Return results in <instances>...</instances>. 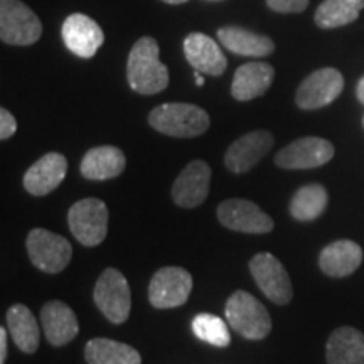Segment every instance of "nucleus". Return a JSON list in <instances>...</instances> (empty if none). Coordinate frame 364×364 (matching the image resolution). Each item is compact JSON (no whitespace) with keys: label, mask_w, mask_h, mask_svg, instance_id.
I'll list each match as a JSON object with an SVG mask.
<instances>
[{"label":"nucleus","mask_w":364,"mask_h":364,"mask_svg":"<svg viewBox=\"0 0 364 364\" xmlns=\"http://www.w3.org/2000/svg\"><path fill=\"white\" fill-rule=\"evenodd\" d=\"M127 80L140 95H156L167 88L169 70L161 63L156 39L145 36L134 44L127 61Z\"/></svg>","instance_id":"f257e3e1"},{"label":"nucleus","mask_w":364,"mask_h":364,"mask_svg":"<svg viewBox=\"0 0 364 364\" xmlns=\"http://www.w3.org/2000/svg\"><path fill=\"white\" fill-rule=\"evenodd\" d=\"M154 130L176 139L199 136L209 129V115L201 107L191 103H164L149 113Z\"/></svg>","instance_id":"f03ea898"},{"label":"nucleus","mask_w":364,"mask_h":364,"mask_svg":"<svg viewBox=\"0 0 364 364\" xmlns=\"http://www.w3.org/2000/svg\"><path fill=\"white\" fill-rule=\"evenodd\" d=\"M225 316L230 327H233L245 339H265L272 331V317L265 306L245 290H236L228 299Z\"/></svg>","instance_id":"7ed1b4c3"},{"label":"nucleus","mask_w":364,"mask_h":364,"mask_svg":"<svg viewBox=\"0 0 364 364\" xmlns=\"http://www.w3.org/2000/svg\"><path fill=\"white\" fill-rule=\"evenodd\" d=\"M43 36L39 17L21 0H0V39L11 46H31Z\"/></svg>","instance_id":"20e7f679"},{"label":"nucleus","mask_w":364,"mask_h":364,"mask_svg":"<svg viewBox=\"0 0 364 364\" xmlns=\"http://www.w3.org/2000/svg\"><path fill=\"white\" fill-rule=\"evenodd\" d=\"M26 247L31 263L44 273H59L65 270L73 257V247L65 236L43 230V228H34L27 235Z\"/></svg>","instance_id":"39448f33"},{"label":"nucleus","mask_w":364,"mask_h":364,"mask_svg":"<svg viewBox=\"0 0 364 364\" xmlns=\"http://www.w3.org/2000/svg\"><path fill=\"white\" fill-rule=\"evenodd\" d=\"M93 299L100 312L113 324H124L130 316L132 299L129 282L117 268H107L97 280Z\"/></svg>","instance_id":"423d86ee"},{"label":"nucleus","mask_w":364,"mask_h":364,"mask_svg":"<svg viewBox=\"0 0 364 364\" xmlns=\"http://www.w3.org/2000/svg\"><path fill=\"white\" fill-rule=\"evenodd\" d=\"M107 204L97 198L75 203L68 213V225L75 238L85 247H98L108 233Z\"/></svg>","instance_id":"0eeeda50"},{"label":"nucleus","mask_w":364,"mask_h":364,"mask_svg":"<svg viewBox=\"0 0 364 364\" xmlns=\"http://www.w3.org/2000/svg\"><path fill=\"white\" fill-rule=\"evenodd\" d=\"M250 273L258 289L277 306H285L294 297L292 282L279 258L270 253H258L250 260Z\"/></svg>","instance_id":"6e6552de"},{"label":"nucleus","mask_w":364,"mask_h":364,"mask_svg":"<svg viewBox=\"0 0 364 364\" xmlns=\"http://www.w3.org/2000/svg\"><path fill=\"white\" fill-rule=\"evenodd\" d=\"M193 277L179 267H166L154 273L149 285V300L156 309H174L188 302Z\"/></svg>","instance_id":"1a4fd4ad"},{"label":"nucleus","mask_w":364,"mask_h":364,"mask_svg":"<svg viewBox=\"0 0 364 364\" xmlns=\"http://www.w3.org/2000/svg\"><path fill=\"white\" fill-rule=\"evenodd\" d=\"M343 75L334 68H322L300 83L295 93V103L302 110H317L334 102L343 93Z\"/></svg>","instance_id":"9d476101"},{"label":"nucleus","mask_w":364,"mask_h":364,"mask_svg":"<svg viewBox=\"0 0 364 364\" xmlns=\"http://www.w3.org/2000/svg\"><path fill=\"white\" fill-rule=\"evenodd\" d=\"M334 157V145L322 136H304L280 150L275 164L282 169L299 171L324 166Z\"/></svg>","instance_id":"9b49d317"},{"label":"nucleus","mask_w":364,"mask_h":364,"mask_svg":"<svg viewBox=\"0 0 364 364\" xmlns=\"http://www.w3.org/2000/svg\"><path fill=\"white\" fill-rule=\"evenodd\" d=\"M218 220L228 230L263 235L273 230V220L248 199H228L218 206Z\"/></svg>","instance_id":"f8f14e48"},{"label":"nucleus","mask_w":364,"mask_h":364,"mask_svg":"<svg viewBox=\"0 0 364 364\" xmlns=\"http://www.w3.org/2000/svg\"><path fill=\"white\" fill-rule=\"evenodd\" d=\"M273 147V135L267 130H255L235 140L226 150L225 166L235 174L253 169Z\"/></svg>","instance_id":"ddd939ff"},{"label":"nucleus","mask_w":364,"mask_h":364,"mask_svg":"<svg viewBox=\"0 0 364 364\" xmlns=\"http://www.w3.org/2000/svg\"><path fill=\"white\" fill-rule=\"evenodd\" d=\"M66 48L76 56L90 59L103 46L105 34L97 22L85 14H71L61 27Z\"/></svg>","instance_id":"4468645a"},{"label":"nucleus","mask_w":364,"mask_h":364,"mask_svg":"<svg viewBox=\"0 0 364 364\" xmlns=\"http://www.w3.org/2000/svg\"><path fill=\"white\" fill-rule=\"evenodd\" d=\"M211 169L204 161H193L182 169L172 186V199L181 208H198L206 201Z\"/></svg>","instance_id":"2eb2a0df"},{"label":"nucleus","mask_w":364,"mask_h":364,"mask_svg":"<svg viewBox=\"0 0 364 364\" xmlns=\"http://www.w3.org/2000/svg\"><path fill=\"white\" fill-rule=\"evenodd\" d=\"M186 59L196 71L209 76H220L226 71L228 59L220 44L203 33H191L184 39Z\"/></svg>","instance_id":"dca6fc26"},{"label":"nucleus","mask_w":364,"mask_h":364,"mask_svg":"<svg viewBox=\"0 0 364 364\" xmlns=\"http://www.w3.org/2000/svg\"><path fill=\"white\" fill-rule=\"evenodd\" d=\"M68 161L58 152H49L34 162L24 174V188L33 196H46L65 181Z\"/></svg>","instance_id":"f3484780"},{"label":"nucleus","mask_w":364,"mask_h":364,"mask_svg":"<svg viewBox=\"0 0 364 364\" xmlns=\"http://www.w3.org/2000/svg\"><path fill=\"white\" fill-rule=\"evenodd\" d=\"M41 324H43L46 339L53 346H66L80 332L76 314L61 300L46 304L41 311Z\"/></svg>","instance_id":"a211bd4d"},{"label":"nucleus","mask_w":364,"mask_h":364,"mask_svg":"<svg viewBox=\"0 0 364 364\" xmlns=\"http://www.w3.org/2000/svg\"><path fill=\"white\" fill-rule=\"evenodd\" d=\"M363 262V250L351 240H339L327 245L318 255V267L329 277L343 279L354 273Z\"/></svg>","instance_id":"6ab92c4d"},{"label":"nucleus","mask_w":364,"mask_h":364,"mask_svg":"<svg viewBox=\"0 0 364 364\" xmlns=\"http://www.w3.org/2000/svg\"><path fill=\"white\" fill-rule=\"evenodd\" d=\"M275 78V70L268 63H247L235 73L231 95L238 102H250L267 93Z\"/></svg>","instance_id":"aec40b11"},{"label":"nucleus","mask_w":364,"mask_h":364,"mask_svg":"<svg viewBox=\"0 0 364 364\" xmlns=\"http://www.w3.org/2000/svg\"><path fill=\"white\" fill-rule=\"evenodd\" d=\"M125 154L118 147L102 145V147L90 149L81 161L80 171L85 179L107 181L120 176L125 171Z\"/></svg>","instance_id":"412c9836"},{"label":"nucleus","mask_w":364,"mask_h":364,"mask_svg":"<svg viewBox=\"0 0 364 364\" xmlns=\"http://www.w3.org/2000/svg\"><path fill=\"white\" fill-rule=\"evenodd\" d=\"M218 39L228 51L238 54V56L265 58L275 51V44L268 36L252 33V31L243 29V27H221L218 31Z\"/></svg>","instance_id":"4be33fe9"},{"label":"nucleus","mask_w":364,"mask_h":364,"mask_svg":"<svg viewBox=\"0 0 364 364\" xmlns=\"http://www.w3.org/2000/svg\"><path fill=\"white\" fill-rule=\"evenodd\" d=\"M327 364H364V334L349 326L336 329L327 341Z\"/></svg>","instance_id":"5701e85b"},{"label":"nucleus","mask_w":364,"mask_h":364,"mask_svg":"<svg viewBox=\"0 0 364 364\" xmlns=\"http://www.w3.org/2000/svg\"><path fill=\"white\" fill-rule=\"evenodd\" d=\"M7 329L17 348L26 354H34L39 348L41 331L34 314L22 304H14L7 311Z\"/></svg>","instance_id":"b1692460"},{"label":"nucleus","mask_w":364,"mask_h":364,"mask_svg":"<svg viewBox=\"0 0 364 364\" xmlns=\"http://www.w3.org/2000/svg\"><path fill=\"white\" fill-rule=\"evenodd\" d=\"M85 358L88 364H142V358L136 349L107 338L88 341Z\"/></svg>","instance_id":"393cba45"},{"label":"nucleus","mask_w":364,"mask_h":364,"mask_svg":"<svg viewBox=\"0 0 364 364\" xmlns=\"http://www.w3.org/2000/svg\"><path fill=\"white\" fill-rule=\"evenodd\" d=\"M364 9V0H324L317 7L314 21L322 29H336L354 22Z\"/></svg>","instance_id":"a878e982"},{"label":"nucleus","mask_w":364,"mask_h":364,"mask_svg":"<svg viewBox=\"0 0 364 364\" xmlns=\"http://www.w3.org/2000/svg\"><path fill=\"white\" fill-rule=\"evenodd\" d=\"M327 191L321 184H309L300 188L290 201V215L299 221L317 220L327 208Z\"/></svg>","instance_id":"bb28decb"},{"label":"nucleus","mask_w":364,"mask_h":364,"mask_svg":"<svg viewBox=\"0 0 364 364\" xmlns=\"http://www.w3.org/2000/svg\"><path fill=\"white\" fill-rule=\"evenodd\" d=\"M193 331L196 338L204 343L216 346V348H226L231 343L230 329L226 322L215 314H199L193 321Z\"/></svg>","instance_id":"cd10ccee"},{"label":"nucleus","mask_w":364,"mask_h":364,"mask_svg":"<svg viewBox=\"0 0 364 364\" xmlns=\"http://www.w3.org/2000/svg\"><path fill=\"white\" fill-rule=\"evenodd\" d=\"M267 6L279 14H299L309 6V0H267Z\"/></svg>","instance_id":"c85d7f7f"},{"label":"nucleus","mask_w":364,"mask_h":364,"mask_svg":"<svg viewBox=\"0 0 364 364\" xmlns=\"http://www.w3.org/2000/svg\"><path fill=\"white\" fill-rule=\"evenodd\" d=\"M17 130V122L11 112H7L6 108L0 110V139L7 140L16 134Z\"/></svg>","instance_id":"c756f323"},{"label":"nucleus","mask_w":364,"mask_h":364,"mask_svg":"<svg viewBox=\"0 0 364 364\" xmlns=\"http://www.w3.org/2000/svg\"><path fill=\"white\" fill-rule=\"evenodd\" d=\"M7 329L6 327H2L0 329V364H6V359H7Z\"/></svg>","instance_id":"7c9ffc66"},{"label":"nucleus","mask_w":364,"mask_h":364,"mask_svg":"<svg viewBox=\"0 0 364 364\" xmlns=\"http://www.w3.org/2000/svg\"><path fill=\"white\" fill-rule=\"evenodd\" d=\"M356 95H358L359 102L364 105V76H363L361 80H359V83L356 86Z\"/></svg>","instance_id":"2f4dec72"},{"label":"nucleus","mask_w":364,"mask_h":364,"mask_svg":"<svg viewBox=\"0 0 364 364\" xmlns=\"http://www.w3.org/2000/svg\"><path fill=\"white\" fill-rule=\"evenodd\" d=\"M162 2L172 4V6H177V4H186V2H188V0H162Z\"/></svg>","instance_id":"473e14b6"},{"label":"nucleus","mask_w":364,"mask_h":364,"mask_svg":"<svg viewBox=\"0 0 364 364\" xmlns=\"http://www.w3.org/2000/svg\"><path fill=\"white\" fill-rule=\"evenodd\" d=\"M363 124H364V118H363Z\"/></svg>","instance_id":"72a5a7b5"}]
</instances>
